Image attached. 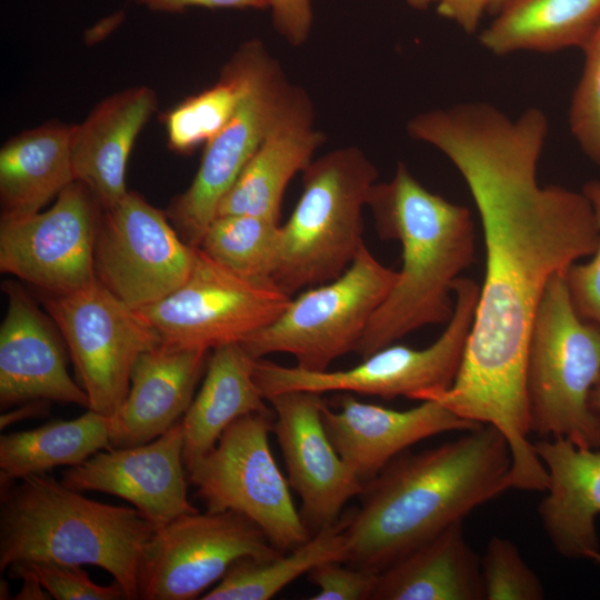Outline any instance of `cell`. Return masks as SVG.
I'll return each instance as SVG.
<instances>
[{
	"instance_id": "ee69618b",
	"label": "cell",
	"mask_w": 600,
	"mask_h": 600,
	"mask_svg": "<svg viewBox=\"0 0 600 600\" xmlns=\"http://www.w3.org/2000/svg\"><path fill=\"white\" fill-rule=\"evenodd\" d=\"M510 0H490L488 12L490 14H497Z\"/></svg>"
},
{
	"instance_id": "83f0119b",
	"label": "cell",
	"mask_w": 600,
	"mask_h": 600,
	"mask_svg": "<svg viewBox=\"0 0 600 600\" xmlns=\"http://www.w3.org/2000/svg\"><path fill=\"white\" fill-rule=\"evenodd\" d=\"M113 418L88 409L72 420L0 437V479L18 480L59 466H79L111 448Z\"/></svg>"
},
{
	"instance_id": "7bdbcfd3",
	"label": "cell",
	"mask_w": 600,
	"mask_h": 600,
	"mask_svg": "<svg viewBox=\"0 0 600 600\" xmlns=\"http://www.w3.org/2000/svg\"><path fill=\"white\" fill-rule=\"evenodd\" d=\"M409 6H411L414 9H427L432 3H438L439 0H406Z\"/></svg>"
},
{
	"instance_id": "8d00e7d4",
	"label": "cell",
	"mask_w": 600,
	"mask_h": 600,
	"mask_svg": "<svg viewBox=\"0 0 600 600\" xmlns=\"http://www.w3.org/2000/svg\"><path fill=\"white\" fill-rule=\"evenodd\" d=\"M276 30L292 46L308 40L312 24L311 0H268Z\"/></svg>"
},
{
	"instance_id": "7402d4cb",
	"label": "cell",
	"mask_w": 600,
	"mask_h": 600,
	"mask_svg": "<svg viewBox=\"0 0 600 600\" xmlns=\"http://www.w3.org/2000/svg\"><path fill=\"white\" fill-rule=\"evenodd\" d=\"M208 358L209 350L164 343L140 354L113 418L111 447L148 443L179 422L194 398Z\"/></svg>"
},
{
	"instance_id": "cb8c5ba5",
	"label": "cell",
	"mask_w": 600,
	"mask_h": 600,
	"mask_svg": "<svg viewBox=\"0 0 600 600\" xmlns=\"http://www.w3.org/2000/svg\"><path fill=\"white\" fill-rule=\"evenodd\" d=\"M374 600H483L480 559L456 522L379 572Z\"/></svg>"
},
{
	"instance_id": "9c48e42d",
	"label": "cell",
	"mask_w": 600,
	"mask_h": 600,
	"mask_svg": "<svg viewBox=\"0 0 600 600\" xmlns=\"http://www.w3.org/2000/svg\"><path fill=\"white\" fill-rule=\"evenodd\" d=\"M229 62L240 80L238 107L226 127L206 144L189 188L173 199L166 212L191 247H199L222 198L261 143L290 84L278 61L258 40L243 43Z\"/></svg>"
},
{
	"instance_id": "ab89813d",
	"label": "cell",
	"mask_w": 600,
	"mask_h": 600,
	"mask_svg": "<svg viewBox=\"0 0 600 600\" xmlns=\"http://www.w3.org/2000/svg\"><path fill=\"white\" fill-rule=\"evenodd\" d=\"M50 401L36 400L20 404V408L6 410L0 417V428H7L18 421L44 416L49 412Z\"/></svg>"
},
{
	"instance_id": "4dcf8cb0",
	"label": "cell",
	"mask_w": 600,
	"mask_h": 600,
	"mask_svg": "<svg viewBox=\"0 0 600 600\" xmlns=\"http://www.w3.org/2000/svg\"><path fill=\"white\" fill-rule=\"evenodd\" d=\"M240 96L238 73L228 61L217 83L187 98L164 116L169 147L189 153L210 142L232 118Z\"/></svg>"
},
{
	"instance_id": "d4e9b609",
	"label": "cell",
	"mask_w": 600,
	"mask_h": 600,
	"mask_svg": "<svg viewBox=\"0 0 600 600\" xmlns=\"http://www.w3.org/2000/svg\"><path fill=\"white\" fill-rule=\"evenodd\" d=\"M254 362L240 343L211 350L201 388L180 420L186 470L240 417L273 414L254 381Z\"/></svg>"
},
{
	"instance_id": "b9f144b4",
	"label": "cell",
	"mask_w": 600,
	"mask_h": 600,
	"mask_svg": "<svg viewBox=\"0 0 600 600\" xmlns=\"http://www.w3.org/2000/svg\"><path fill=\"white\" fill-rule=\"evenodd\" d=\"M590 404L594 411L600 413V382L592 389L590 393Z\"/></svg>"
},
{
	"instance_id": "2e32d148",
	"label": "cell",
	"mask_w": 600,
	"mask_h": 600,
	"mask_svg": "<svg viewBox=\"0 0 600 600\" xmlns=\"http://www.w3.org/2000/svg\"><path fill=\"white\" fill-rule=\"evenodd\" d=\"M272 431L281 449L288 482L300 496L301 517L316 532L337 523L344 504L360 496L364 483L332 444L322 420L321 393L289 391L267 399Z\"/></svg>"
},
{
	"instance_id": "bcb514c9",
	"label": "cell",
	"mask_w": 600,
	"mask_h": 600,
	"mask_svg": "<svg viewBox=\"0 0 600 600\" xmlns=\"http://www.w3.org/2000/svg\"><path fill=\"white\" fill-rule=\"evenodd\" d=\"M588 559H589V560H592V561H594V562H597V563L600 564V550L591 552V553L588 556Z\"/></svg>"
},
{
	"instance_id": "7c38bea8",
	"label": "cell",
	"mask_w": 600,
	"mask_h": 600,
	"mask_svg": "<svg viewBox=\"0 0 600 600\" xmlns=\"http://www.w3.org/2000/svg\"><path fill=\"white\" fill-rule=\"evenodd\" d=\"M291 297L272 281L241 277L196 248L192 269L170 294L138 309L162 343L212 350L271 323Z\"/></svg>"
},
{
	"instance_id": "4316f807",
	"label": "cell",
	"mask_w": 600,
	"mask_h": 600,
	"mask_svg": "<svg viewBox=\"0 0 600 600\" xmlns=\"http://www.w3.org/2000/svg\"><path fill=\"white\" fill-rule=\"evenodd\" d=\"M479 34L494 56L582 49L600 24V0H510Z\"/></svg>"
},
{
	"instance_id": "d6a6232c",
	"label": "cell",
	"mask_w": 600,
	"mask_h": 600,
	"mask_svg": "<svg viewBox=\"0 0 600 600\" xmlns=\"http://www.w3.org/2000/svg\"><path fill=\"white\" fill-rule=\"evenodd\" d=\"M582 52L583 68L571 97L568 122L582 152L600 166V24Z\"/></svg>"
},
{
	"instance_id": "e0dca14e",
	"label": "cell",
	"mask_w": 600,
	"mask_h": 600,
	"mask_svg": "<svg viewBox=\"0 0 600 600\" xmlns=\"http://www.w3.org/2000/svg\"><path fill=\"white\" fill-rule=\"evenodd\" d=\"M180 421L139 446L109 448L70 467L61 482L76 491H98L129 501L154 527L197 512L187 496Z\"/></svg>"
},
{
	"instance_id": "4fadbf2b",
	"label": "cell",
	"mask_w": 600,
	"mask_h": 600,
	"mask_svg": "<svg viewBox=\"0 0 600 600\" xmlns=\"http://www.w3.org/2000/svg\"><path fill=\"white\" fill-rule=\"evenodd\" d=\"M281 553L240 512L188 513L156 530L147 543L138 569V599H196L237 560Z\"/></svg>"
},
{
	"instance_id": "f35d334b",
	"label": "cell",
	"mask_w": 600,
	"mask_h": 600,
	"mask_svg": "<svg viewBox=\"0 0 600 600\" xmlns=\"http://www.w3.org/2000/svg\"><path fill=\"white\" fill-rule=\"evenodd\" d=\"M153 11L181 12L189 7L266 9L268 0H137Z\"/></svg>"
},
{
	"instance_id": "603a6c76",
	"label": "cell",
	"mask_w": 600,
	"mask_h": 600,
	"mask_svg": "<svg viewBox=\"0 0 600 600\" xmlns=\"http://www.w3.org/2000/svg\"><path fill=\"white\" fill-rule=\"evenodd\" d=\"M156 108L157 96L151 88L132 87L106 98L81 123L74 124V180L90 190L102 209L111 208L129 191L128 159Z\"/></svg>"
},
{
	"instance_id": "d6986e66",
	"label": "cell",
	"mask_w": 600,
	"mask_h": 600,
	"mask_svg": "<svg viewBox=\"0 0 600 600\" xmlns=\"http://www.w3.org/2000/svg\"><path fill=\"white\" fill-rule=\"evenodd\" d=\"M322 420L336 450L351 471L367 483L414 443L439 433L463 432L478 426L434 400L408 410L366 403L350 394L324 402Z\"/></svg>"
},
{
	"instance_id": "f6af8a7d",
	"label": "cell",
	"mask_w": 600,
	"mask_h": 600,
	"mask_svg": "<svg viewBox=\"0 0 600 600\" xmlns=\"http://www.w3.org/2000/svg\"><path fill=\"white\" fill-rule=\"evenodd\" d=\"M10 593H9V584L8 582L4 580H1V588H0V599L1 600H6V599H10L11 597H9Z\"/></svg>"
},
{
	"instance_id": "9a60e30c",
	"label": "cell",
	"mask_w": 600,
	"mask_h": 600,
	"mask_svg": "<svg viewBox=\"0 0 600 600\" xmlns=\"http://www.w3.org/2000/svg\"><path fill=\"white\" fill-rule=\"evenodd\" d=\"M196 248L167 213L133 191L102 209L94 246L97 279L134 309L151 306L188 278Z\"/></svg>"
},
{
	"instance_id": "f546056e",
	"label": "cell",
	"mask_w": 600,
	"mask_h": 600,
	"mask_svg": "<svg viewBox=\"0 0 600 600\" xmlns=\"http://www.w3.org/2000/svg\"><path fill=\"white\" fill-rule=\"evenodd\" d=\"M279 228L278 221L260 216H217L198 248L241 277L272 281Z\"/></svg>"
},
{
	"instance_id": "60d3db41",
	"label": "cell",
	"mask_w": 600,
	"mask_h": 600,
	"mask_svg": "<svg viewBox=\"0 0 600 600\" xmlns=\"http://www.w3.org/2000/svg\"><path fill=\"white\" fill-rule=\"evenodd\" d=\"M19 592L12 597L14 600H46L51 599V594L41 586V583L30 576H24Z\"/></svg>"
},
{
	"instance_id": "d590c367",
	"label": "cell",
	"mask_w": 600,
	"mask_h": 600,
	"mask_svg": "<svg viewBox=\"0 0 600 600\" xmlns=\"http://www.w3.org/2000/svg\"><path fill=\"white\" fill-rule=\"evenodd\" d=\"M341 561H327L307 574L319 588L312 600H367L372 599L379 573Z\"/></svg>"
},
{
	"instance_id": "52a82bcc",
	"label": "cell",
	"mask_w": 600,
	"mask_h": 600,
	"mask_svg": "<svg viewBox=\"0 0 600 600\" xmlns=\"http://www.w3.org/2000/svg\"><path fill=\"white\" fill-rule=\"evenodd\" d=\"M454 309L440 337L423 349L402 344L383 347L353 368L308 371L258 359L254 381L267 400L289 391L357 392L383 399L430 400L448 390L460 369L473 323L480 286L459 277L453 283Z\"/></svg>"
},
{
	"instance_id": "5b68a950",
	"label": "cell",
	"mask_w": 600,
	"mask_h": 600,
	"mask_svg": "<svg viewBox=\"0 0 600 600\" xmlns=\"http://www.w3.org/2000/svg\"><path fill=\"white\" fill-rule=\"evenodd\" d=\"M302 193L279 228L272 282L291 296L342 274L364 244L363 208L378 172L357 147L339 148L302 171Z\"/></svg>"
},
{
	"instance_id": "74e56055",
	"label": "cell",
	"mask_w": 600,
	"mask_h": 600,
	"mask_svg": "<svg viewBox=\"0 0 600 600\" xmlns=\"http://www.w3.org/2000/svg\"><path fill=\"white\" fill-rule=\"evenodd\" d=\"M490 0H439L437 11L467 33L477 31Z\"/></svg>"
},
{
	"instance_id": "484cf974",
	"label": "cell",
	"mask_w": 600,
	"mask_h": 600,
	"mask_svg": "<svg viewBox=\"0 0 600 600\" xmlns=\"http://www.w3.org/2000/svg\"><path fill=\"white\" fill-rule=\"evenodd\" d=\"M73 127L47 122L9 139L0 150L1 216L30 214L74 182Z\"/></svg>"
},
{
	"instance_id": "ffe728a7",
	"label": "cell",
	"mask_w": 600,
	"mask_h": 600,
	"mask_svg": "<svg viewBox=\"0 0 600 600\" xmlns=\"http://www.w3.org/2000/svg\"><path fill=\"white\" fill-rule=\"evenodd\" d=\"M323 140L314 128L308 93L289 84L261 143L222 198L217 216L252 214L279 221L288 183L308 167Z\"/></svg>"
},
{
	"instance_id": "7a4b0ae2",
	"label": "cell",
	"mask_w": 600,
	"mask_h": 600,
	"mask_svg": "<svg viewBox=\"0 0 600 600\" xmlns=\"http://www.w3.org/2000/svg\"><path fill=\"white\" fill-rule=\"evenodd\" d=\"M506 438L481 424L417 453H401L364 483L343 522L344 563L381 572L511 488Z\"/></svg>"
},
{
	"instance_id": "ba28073f",
	"label": "cell",
	"mask_w": 600,
	"mask_h": 600,
	"mask_svg": "<svg viewBox=\"0 0 600 600\" xmlns=\"http://www.w3.org/2000/svg\"><path fill=\"white\" fill-rule=\"evenodd\" d=\"M396 278L363 246L342 274L290 299L278 318L240 344L254 360L281 352L303 370H328L333 360L356 352Z\"/></svg>"
},
{
	"instance_id": "1f68e13d",
	"label": "cell",
	"mask_w": 600,
	"mask_h": 600,
	"mask_svg": "<svg viewBox=\"0 0 600 600\" xmlns=\"http://www.w3.org/2000/svg\"><path fill=\"white\" fill-rule=\"evenodd\" d=\"M486 600H540L544 588L517 546L503 537H492L480 559Z\"/></svg>"
},
{
	"instance_id": "44dd1931",
	"label": "cell",
	"mask_w": 600,
	"mask_h": 600,
	"mask_svg": "<svg viewBox=\"0 0 600 600\" xmlns=\"http://www.w3.org/2000/svg\"><path fill=\"white\" fill-rule=\"evenodd\" d=\"M533 446L548 476L538 507L542 529L562 557L588 559L599 550L600 446L581 447L566 438H541Z\"/></svg>"
},
{
	"instance_id": "30bf717a",
	"label": "cell",
	"mask_w": 600,
	"mask_h": 600,
	"mask_svg": "<svg viewBox=\"0 0 600 600\" xmlns=\"http://www.w3.org/2000/svg\"><path fill=\"white\" fill-rule=\"evenodd\" d=\"M272 417L251 413L237 419L187 474L208 511L240 512L278 550L290 551L311 536L270 450Z\"/></svg>"
},
{
	"instance_id": "5bb4252c",
	"label": "cell",
	"mask_w": 600,
	"mask_h": 600,
	"mask_svg": "<svg viewBox=\"0 0 600 600\" xmlns=\"http://www.w3.org/2000/svg\"><path fill=\"white\" fill-rule=\"evenodd\" d=\"M102 208L82 183L62 190L46 211L1 216L0 271L42 294L76 292L97 279L94 246Z\"/></svg>"
},
{
	"instance_id": "e575fe53",
	"label": "cell",
	"mask_w": 600,
	"mask_h": 600,
	"mask_svg": "<svg viewBox=\"0 0 600 600\" xmlns=\"http://www.w3.org/2000/svg\"><path fill=\"white\" fill-rule=\"evenodd\" d=\"M581 191L592 206L600 232V180L586 182ZM592 256L587 263L571 264L563 277L578 316L600 327V240Z\"/></svg>"
},
{
	"instance_id": "f1b7e54d",
	"label": "cell",
	"mask_w": 600,
	"mask_h": 600,
	"mask_svg": "<svg viewBox=\"0 0 600 600\" xmlns=\"http://www.w3.org/2000/svg\"><path fill=\"white\" fill-rule=\"evenodd\" d=\"M347 559L343 523L338 522L312 534L288 553L268 559L237 560L203 600H268L316 566Z\"/></svg>"
},
{
	"instance_id": "8992f818",
	"label": "cell",
	"mask_w": 600,
	"mask_h": 600,
	"mask_svg": "<svg viewBox=\"0 0 600 600\" xmlns=\"http://www.w3.org/2000/svg\"><path fill=\"white\" fill-rule=\"evenodd\" d=\"M600 382V327L581 319L563 272L554 274L538 307L528 349L531 432L600 446V413L590 393Z\"/></svg>"
},
{
	"instance_id": "277c9868",
	"label": "cell",
	"mask_w": 600,
	"mask_h": 600,
	"mask_svg": "<svg viewBox=\"0 0 600 600\" xmlns=\"http://www.w3.org/2000/svg\"><path fill=\"white\" fill-rule=\"evenodd\" d=\"M154 532L134 507L88 499L46 473L1 481V572L29 562L92 564L138 599V569Z\"/></svg>"
},
{
	"instance_id": "8fae6325",
	"label": "cell",
	"mask_w": 600,
	"mask_h": 600,
	"mask_svg": "<svg viewBox=\"0 0 600 600\" xmlns=\"http://www.w3.org/2000/svg\"><path fill=\"white\" fill-rule=\"evenodd\" d=\"M41 299L64 340L89 409L114 418L137 359L161 344L160 336L98 279L76 292Z\"/></svg>"
},
{
	"instance_id": "836d02e7",
	"label": "cell",
	"mask_w": 600,
	"mask_h": 600,
	"mask_svg": "<svg viewBox=\"0 0 600 600\" xmlns=\"http://www.w3.org/2000/svg\"><path fill=\"white\" fill-rule=\"evenodd\" d=\"M12 579L30 576L58 600H118L127 599L122 587L114 580L110 586L93 582L80 564L29 562L12 564L8 569Z\"/></svg>"
},
{
	"instance_id": "ac0fdd59",
	"label": "cell",
	"mask_w": 600,
	"mask_h": 600,
	"mask_svg": "<svg viewBox=\"0 0 600 600\" xmlns=\"http://www.w3.org/2000/svg\"><path fill=\"white\" fill-rule=\"evenodd\" d=\"M7 312L0 326V407L36 400L89 409V398L70 376L57 326L17 282L4 281Z\"/></svg>"
},
{
	"instance_id": "6da1fadb",
	"label": "cell",
	"mask_w": 600,
	"mask_h": 600,
	"mask_svg": "<svg viewBox=\"0 0 600 600\" xmlns=\"http://www.w3.org/2000/svg\"><path fill=\"white\" fill-rule=\"evenodd\" d=\"M548 119L529 108L516 120L488 102L424 111L407 131L441 151L477 207L486 272L473 323L452 386L430 400L458 417L496 428L512 463L537 461L527 394L530 334L550 279L592 256L600 232L582 191L541 186L537 169Z\"/></svg>"
},
{
	"instance_id": "3957f363",
	"label": "cell",
	"mask_w": 600,
	"mask_h": 600,
	"mask_svg": "<svg viewBox=\"0 0 600 600\" xmlns=\"http://www.w3.org/2000/svg\"><path fill=\"white\" fill-rule=\"evenodd\" d=\"M368 207L380 237L400 242L402 267L357 347L362 359L421 327L448 323L453 283L474 260L469 209L429 191L404 163L373 186Z\"/></svg>"
}]
</instances>
